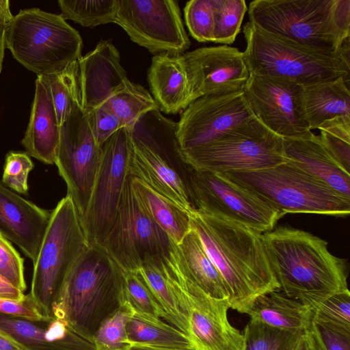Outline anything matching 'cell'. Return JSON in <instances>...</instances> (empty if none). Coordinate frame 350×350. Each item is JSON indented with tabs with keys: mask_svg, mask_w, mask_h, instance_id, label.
I'll list each match as a JSON object with an SVG mask.
<instances>
[{
	"mask_svg": "<svg viewBox=\"0 0 350 350\" xmlns=\"http://www.w3.org/2000/svg\"><path fill=\"white\" fill-rule=\"evenodd\" d=\"M103 105L115 114L124 126L129 129L144 114L159 109L148 91L130 80Z\"/></svg>",
	"mask_w": 350,
	"mask_h": 350,
	"instance_id": "33",
	"label": "cell"
},
{
	"mask_svg": "<svg viewBox=\"0 0 350 350\" xmlns=\"http://www.w3.org/2000/svg\"><path fill=\"white\" fill-rule=\"evenodd\" d=\"M63 19L85 27L115 23L118 0H59Z\"/></svg>",
	"mask_w": 350,
	"mask_h": 350,
	"instance_id": "34",
	"label": "cell"
},
{
	"mask_svg": "<svg viewBox=\"0 0 350 350\" xmlns=\"http://www.w3.org/2000/svg\"><path fill=\"white\" fill-rule=\"evenodd\" d=\"M183 163L215 173L256 171L288 161L283 138L255 116L197 148L180 150Z\"/></svg>",
	"mask_w": 350,
	"mask_h": 350,
	"instance_id": "10",
	"label": "cell"
},
{
	"mask_svg": "<svg viewBox=\"0 0 350 350\" xmlns=\"http://www.w3.org/2000/svg\"><path fill=\"white\" fill-rule=\"evenodd\" d=\"M303 99L310 131L334 118L350 117L349 78L304 85Z\"/></svg>",
	"mask_w": 350,
	"mask_h": 350,
	"instance_id": "26",
	"label": "cell"
},
{
	"mask_svg": "<svg viewBox=\"0 0 350 350\" xmlns=\"http://www.w3.org/2000/svg\"><path fill=\"white\" fill-rule=\"evenodd\" d=\"M134 311L126 302L119 306L105 317L92 336L98 350H129L126 325Z\"/></svg>",
	"mask_w": 350,
	"mask_h": 350,
	"instance_id": "36",
	"label": "cell"
},
{
	"mask_svg": "<svg viewBox=\"0 0 350 350\" xmlns=\"http://www.w3.org/2000/svg\"><path fill=\"white\" fill-rule=\"evenodd\" d=\"M0 350H27L12 336L0 329Z\"/></svg>",
	"mask_w": 350,
	"mask_h": 350,
	"instance_id": "50",
	"label": "cell"
},
{
	"mask_svg": "<svg viewBox=\"0 0 350 350\" xmlns=\"http://www.w3.org/2000/svg\"><path fill=\"white\" fill-rule=\"evenodd\" d=\"M326 350H350V329L314 323Z\"/></svg>",
	"mask_w": 350,
	"mask_h": 350,
	"instance_id": "46",
	"label": "cell"
},
{
	"mask_svg": "<svg viewBox=\"0 0 350 350\" xmlns=\"http://www.w3.org/2000/svg\"><path fill=\"white\" fill-rule=\"evenodd\" d=\"M178 124L159 109L142 116L130 129L129 175L191 213L195 210L187 182L172 165L180 159Z\"/></svg>",
	"mask_w": 350,
	"mask_h": 350,
	"instance_id": "6",
	"label": "cell"
},
{
	"mask_svg": "<svg viewBox=\"0 0 350 350\" xmlns=\"http://www.w3.org/2000/svg\"><path fill=\"white\" fill-rule=\"evenodd\" d=\"M243 32L250 75L285 78L302 85L350 77L349 39L338 52H329L269 33L250 21Z\"/></svg>",
	"mask_w": 350,
	"mask_h": 350,
	"instance_id": "5",
	"label": "cell"
},
{
	"mask_svg": "<svg viewBox=\"0 0 350 350\" xmlns=\"http://www.w3.org/2000/svg\"><path fill=\"white\" fill-rule=\"evenodd\" d=\"M126 332L131 347L193 349L186 334L161 319L134 312L127 323Z\"/></svg>",
	"mask_w": 350,
	"mask_h": 350,
	"instance_id": "30",
	"label": "cell"
},
{
	"mask_svg": "<svg viewBox=\"0 0 350 350\" xmlns=\"http://www.w3.org/2000/svg\"><path fill=\"white\" fill-rule=\"evenodd\" d=\"M25 297L24 292L0 275V299L22 300Z\"/></svg>",
	"mask_w": 350,
	"mask_h": 350,
	"instance_id": "49",
	"label": "cell"
},
{
	"mask_svg": "<svg viewBox=\"0 0 350 350\" xmlns=\"http://www.w3.org/2000/svg\"><path fill=\"white\" fill-rule=\"evenodd\" d=\"M37 77L49 88L60 127L77 107H81L78 60L59 72Z\"/></svg>",
	"mask_w": 350,
	"mask_h": 350,
	"instance_id": "32",
	"label": "cell"
},
{
	"mask_svg": "<svg viewBox=\"0 0 350 350\" xmlns=\"http://www.w3.org/2000/svg\"><path fill=\"white\" fill-rule=\"evenodd\" d=\"M88 115L92 132L99 146L124 126L120 120L104 105Z\"/></svg>",
	"mask_w": 350,
	"mask_h": 350,
	"instance_id": "44",
	"label": "cell"
},
{
	"mask_svg": "<svg viewBox=\"0 0 350 350\" xmlns=\"http://www.w3.org/2000/svg\"><path fill=\"white\" fill-rule=\"evenodd\" d=\"M176 248L181 267L192 282L211 297L228 299L221 274L192 228L180 243L176 244Z\"/></svg>",
	"mask_w": 350,
	"mask_h": 350,
	"instance_id": "27",
	"label": "cell"
},
{
	"mask_svg": "<svg viewBox=\"0 0 350 350\" xmlns=\"http://www.w3.org/2000/svg\"><path fill=\"white\" fill-rule=\"evenodd\" d=\"M288 161L336 192L350 198V174L332 156L312 131L297 137L283 138Z\"/></svg>",
	"mask_w": 350,
	"mask_h": 350,
	"instance_id": "22",
	"label": "cell"
},
{
	"mask_svg": "<svg viewBox=\"0 0 350 350\" xmlns=\"http://www.w3.org/2000/svg\"><path fill=\"white\" fill-rule=\"evenodd\" d=\"M278 291L312 310L330 296L348 289L345 259L332 254L327 242L303 230L280 227L262 233Z\"/></svg>",
	"mask_w": 350,
	"mask_h": 350,
	"instance_id": "2",
	"label": "cell"
},
{
	"mask_svg": "<svg viewBox=\"0 0 350 350\" xmlns=\"http://www.w3.org/2000/svg\"><path fill=\"white\" fill-rule=\"evenodd\" d=\"M243 92L254 116L282 138L309 131L303 99V85L292 80L250 75Z\"/></svg>",
	"mask_w": 350,
	"mask_h": 350,
	"instance_id": "17",
	"label": "cell"
},
{
	"mask_svg": "<svg viewBox=\"0 0 350 350\" xmlns=\"http://www.w3.org/2000/svg\"><path fill=\"white\" fill-rule=\"evenodd\" d=\"M88 247L77 208L66 195L52 211L33 264L29 295L45 318L53 317V306L66 278Z\"/></svg>",
	"mask_w": 350,
	"mask_h": 350,
	"instance_id": "9",
	"label": "cell"
},
{
	"mask_svg": "<svg viewBox=\"0 0 350 350\" xmlns=\"http://www.w3.org/2000/svg\"><path fill=\"white\" fill-rule=\"evenodd\" d=\"M304 330H286L250 319L243 334L245 350H294Z\"/></svg>",
	"mask_w": 350,
	"mask_h": 350,
	"instance_id": "35",
	"label": "cell"
},
{
	"mask_svg": "<svg viewBox=\"0 0 350 350\" xmlns=\"http://www.w3.org/2000/svg\"><path fill=\"white\" fill-rule=\"evenodd\" d=\"M254 116L243 90L200 96L177 122L180 150L203 146Z\"/></svg>",
	"mask_w": 350,
	"mask_h": 350,
	"instance_id": "18",
	"label": "cell"
},
{
	"mask_svg": "<svg viewBox=\"0 0 350 350\" xmlns=\"http://www.w3.org/2000/svg\"><path fill=\"white\" fill-rule=\"evenodd\" d=\"M100 159V146L92 132L88 115L78 107L59 127L55 164L79 218L88 208Z\"/></svg>",
	"mask_w": 350,
	"mask_h": 350,
	"instance_id": "16",
	"label": "cell"
},
{
	"mask_svg": "<svg viewBox=\"0 0 350 350\" xmlns=\"http://www.w3.org/2000/svg\"><path fill=\"white\" fill-rule=\"evenodd\" d=\"M0 314L32 321L46 319L29 294L22 300L0 299Z\"/></svg>",
	"mask_w": 350,
	"mask_h": 350,
	"instance_id": "45",
	"label": "cell"
},
{
	"mask_svg": "<svg viewBox=\"0 0 350 350\" xmlns=\"http://www.w3.org/2000/svg\"><path fill=\"white\" fill-rule=\"evenodd\" d=\"M68 350H98L93 342L92 338H85L77 334L75 340Z\"/></svg>",
	"mask_w": 350,
	"mask_h": 350,
	"instance_id": "51",
	"label": "cell"
},
{
	"mask_svg": "<svg viewBox=\"0 0 350 350\" xmlns=\"http://www.w3.org/2000/svg\"><path fill=\"white\" fill-rule=\"evenodd\" d=\"M294 350H326L313 321L304 330Z\"/></svg>",
	"mask_w": 350,
	"mask_h": 350,
	"instance_id": "47",
	"label": "cell"
},
{
	"mask_svg": "<svg viewBox=\"0 0 350 350\" xmlns=\"http://www.w3.org/2000/svg\"><path fill=\"white\" fill-rule=\"evenodd\" d=\"M101 159L89 204L80 222L90 245H100L116 217L129 176L131 130L124 126L101 145Z\"/></svg>",
	"mask_w": 350,
	"mask_h": 350,
	"instance_id": "14",
	"label": "cell"
},
{
	"mask_svg": "<svg viewBox=\"0 0 350 350\" xmlns=\"http://www.w3.org/2000/svg\"><path fill=\"white\" fill-rule=\"evenodd\" d=\"M51 213L0 183V234L16 244L33 264L36 261Z\"/></svg>",
	"mask_w": 350,
	"mask_h": 350,
	"instance_id": "21",
	"label": "cell"
},
{
	"mask_svg": "<svg viewBox=\"0 0 350 350\" xmlns=\"http://www.w3.org/2000/svg\"><path fill=\"white\" fill-rule=\"evenodd\" d=\"M162 263L187 322V336L195 350H245L243 333L230 323L228 299L210 297L185 274L172 243Z\"/></svg>",
	"mask_w": 350,
	"mask_h": 350,
	"instance_id": "11",
	"label": "cell"
},
{
	"mask_svg": "<svg viewBox=\"0 0 350 350\" xmlns=\"http://www.w3.org/2000/svg\"><path fill=\"white\" fill-rule=\"evenodd\" d=\"M126 302L135 313L165 319V314L137 271H124L119 304Z\"/></svg>",
	"mask_w": 350,
	"mask_h": 350,
	"instance_id": "37",
	"label": "cell"
},
{
	"mask_svg": "<svg viewBox=\"0 0 350 350\" xmlns=\"http://www.w3.org/2000/svg\"><path fill=\"white\" fill-rule=\"evenodd\" d=\"M282 213H314L344 217L350 198L309 176L290 162L256 171L221 173Z\"/></svg>",
	"mask_w": 350,
	"mask_h": 350,
	"instance_id": "8",
	"label": "cell"
},
{
	"mask_svg": "<svg viewBox=\"0 0 350 350\" xmlns=\"http://www.w3.org/2000/svg\"><path fill=\"white\" fill-rule=\"evenodd\" d=\"M185 20L191 36L198 42H213L214 17L211 0H191L185 8Z\"/></svg>",
	"mask_w": 350,
	"mask_h": 350,
	"instance_id": "40",
	"label": "cell"
},
{
	"mask_svg": "<svg viewBox=\"0 0 350 350\" xmlns=\"http://www.w3.org/2000/svg\"><path fill=\"white\" fill-rule=\"evenodd\" d=\"M33 168V163L27 152L10 151L5 156L2 182L20 193H27L28 175Z\"/></svg>",
	"mask_w": 350,
	"mask_h": 350,
	"instance_id": "42",
	"label": "cell"
},
{
	"mask_svg": "<svg viewBox=\"0 0 350 350\" xmlns=\"http://www.w3.org/2000/svg\"><path fill=\"white\" fill-rule=\"evenodd\" d=\"M251 23L304 46L338 52L350 38V0H255Z\"/></svg>",
	"mask_w": 350,
	"mask_h": 350,
	"instance_id": "4",
	"label": "cell"
},
{
	"mask_svg": "<svg viewBox=\"0 0 350 350\" xmlns=\"http://www.w3.org/2000/svg\"><path fill=\"white\" fill-rule=\"evenodd\" d=\"M131 184L137 201L147 215L176 244L191 230L190 213L147 185L132 176Z\"/></svg>",
	"mask_w": 350,
	"mask_h": 350,
	"instance_id": "28",
	"label": "cell"
},
{
	"mask_svg": "<svg viewBox=\"0 0 350 350\" xmlns=\"http://www.w3.org/2000/svg\"><path fill=\"white\" fill-rule=\"evenodd\" d=\"M5 46L22 66L42 76L77 61L83 42L59 14L32 8L14 15L6 29Z\"/></svg>",
	"mask_w": 350,
	"mask_h": 350,
	"instance_id": "7",
	"label": "cell"
},
{
	"mask_svg": "<svg viewBox=\"0 0 350 350\" xmlns=\"http://www.w3.org/2000/svg\"><path fill=\"white\" fill-rule=\"evenodd\" d=\"M129 175L116 217L100 244L124 271H136L148 259L167 254L173 241L143 211Z\"/></svg>",
	"mask_w": 350,
	"mask_h": 350,
	"instance_id": "13",
	"label": "cell"
},
{
	"mask_svg": "<svg viewBox=\"0 0 350 350\" xmlns=\"http://www.w3.org/2000/svg\"><path fill=\"white\" fill-rule=\"evenodd\" d=\"M81 107L89 113L103 105L129 81L118 50L102 40L78 59Z\"/></svg>",
	"mask_w": 350,
	"mask_h": 350,
	"instance_id": "20",
	"label": "cell"
},
{
	"mask_svg": "<svg viewBox=\"0 0 350 350\" xmlns=\"http://www.w3.org/2000/svg\"><path fill=\"white\" fill-rule=\"evenodd\" d=\"M0 329L27 350H68L76 335L53 317L32 321L0 314Z\"/></svg>",
	"mask_w": 350,
	"mask_h": 350,
	"instance_id": "25",
	"label": "cell"
},
{
	"mask_svg": "<svg viewBox=\"0 0 350 350\" xmlns=\"http://www.w3.org/2000/svg\"><path fill=\"white\" fill-rule=\"evenodd\" d=\"M123 271L98 245L79 258L53 304V317L92 338L102 321L119 306Z\"/></svg>",
	"mask_w": 350,
	"mask_h": 350,
	"instance_id": "3",
	"label": "cell"
},
{
	"mask_svg": "<svg viewBox=\"0 0 350 350\" xmlns=\"http://www.w3.org/2000/svg\"><path fill=\"white\" fill-rule=\"evenodd\" d=\"M247 314L252 320L286 330H304L312 322L310 308L278 290L258 298Z\"/></svg>",
	"mask_w": 350,
	"mask_h": 350,
	"instance_id": "29",
	"label": "cell"
},
{
	"mask_svg": "<svg viewBox=\"0 0 350 350\" xmlns=\"http://www.w3.org/2000/svg\"><path fill=\"white\" fill-rule=\"evenodd\" d=\"M214 17L213 42L232 44L240 32L247 6L244 0H211Z\"/></svg>",
	"mask_w": 350,
	"mask_h": 350,
	"instance_id": "38",
	"label": "cell"
},
{
	"mask_svg": "<svg viewBox=\"0 0 350 350\" xmlns=\"http://www.w3.org/2000/svg\"><path fill=\"white\" fill-rule=\"evenodd\" d=\"M0 275L24 292L26 283L24 277L23 258L12 245L0 234Z\"/></svg>",
	"mask_w": 350,
	"mask_h": 350,
	"instance_id": "43",
	"label": "cell"
},
{
	"mask_svg": "<svg viewBox=\"0 0 350 350\" xmlns=\"http://www.w3.org/2000/svg\"><path fill=\"white\" fill-rule=\"evenodd\" d=\"M191 226L219 271L230 308L248 314L260 296L278 290L262 233L237 222L194 210Z\"/></svg>",
	"mask_w": 350,
	"mask_h": 350,
	"instance_id": "1",
	"label": "cell"
},
{
	"mask_svg": "<svg viewBox=\"0 0 350 350\" xmlns=\"http://www.w3.org/2000/svg\"><path fill=\"white\" fill-rule=\"evenodd\" d=\"M187 167L190 171L186 182L196 210L237 222L261 233L272 230L284 216L222 174Z\"/></svg>",
	"mask_w": 350,
	"mask_h": 350,
	"instance_id": "12",
	"label": "cell"
},
{
	"mask_svg": "<svg viewBox=\"0 0 350 350\" xmlns=\"http://www.w3.org/2000/svg\"><path fill=\"white\" fill-rule=\"evenodd\" d=\"M59 139V126L51 91L37 77L29 120L21 144L29 156L52 165L55 162Z\"/></svg>",
	"mask_w": 350,
	"mask_h": 350,
	"instance_id": "24",
	"label": "cell"
},
{
	"mask_svg": "<svg viewBox=\"0 0 350 350\" xmlns=\"http://www.w3.org/2000/svg\"><path fill=\"white\" fill-rule=\"evenodd\" d=\"M312 321L350 329V293H337L312 310Z\"/></svg>",
	"mask_w": 350,
	"mask_h": 350,
	"instance_id": "41",
	"label": "cell"
},
{
	"mask_svg": "<svg viewBox=\"0 0 350 350\" xmlns=\"http://www.w3.org/2000/svg\"><path fill=\"white\" fill-rule=\"evenodd\" d=\"M14 15L10 10L9 0H0V73L3 68V62L5 56V33L8 24Z\"/></svg>",
	"mask_w": 350,
	"mask_h": 350,
	"instance_id": "48",
	"label": "cell"
},
{
	"mask_svg": "<svg viewBox=\"0 0 350 350\" xmlns=\"http://www.w3.org/2000/svg\"><path fill=\"white\" fill-rule=\"evenodd\" d=\"M183 56L193 100L243 90L250 76L243 52L229 45L198 48Z\"/></svg>",
	"mask_w": 350,
	"mask_h": 350,
	"instance_id": "19",
	"label": "cell"
},
{
	"mask_svg": "<svg viewBox=\"0 0 350 350\" xmlns=\"http://www.w3.org/2000/svg\"><path fill=\"white\" fill-rule=\"evenodd\" d=\"M147 78L159 111L176 114L185 110L193 101L183 54L154 55Z\"/></svg>",
	"mask_w": 350,
	"mask_h": 350,
	"instance_id": "23",
	"label": "cell"
},
{
	"mask_svg": "<svg viewBox=\"0 0 350 350\" xmlns=\"http://www.w3.org/2000/svg\"><path fill=\"white\" fill-rule=\"evenodd\" d=\"M115 23L154 55L183 54L190 46L174 0H118Z\"/></svg>",
	"mask_w": 350,
	"mask_h": 350,
	"instance_id": "15",
	"label": "cell"
},
{
	"mask_svg": "<svg viewBox=\"0 0 350 350\" xmlns=\"http://www.w3.org/2000/svg\"><path fill=\"white\" fill-rule=\"evenodd\" d=\"M162 258L147 260L136 271L163 310L165 320L187 336V319L165 271Z\"/></svg>",
	"mask_w": 350,
	"mask_h": 350,
	"instance_id": "31",
	"label": "cell"
},
{
	"mask_svg": "<svg viewBox=\"0 0 350 350\" xmlns=\"http://www.w3.org/2000/svg\"><path fill=\"white\" fill-rule=\"evenodd\" d=\"M318 129L324 146L339 165L350 170V117L340 116L322 124Z\"/></svg>",
	"mask_w": 350,
	"mask_h": 350,
	"instance_id": "39",
	"label": "cell"
},
{
	"mask_svg": "<svg viewBox=\"0 0 350 350\" xmlns=\"http://www.w3.org/2000/svg\"><path fill=\"white\" fill-rule=\"evenodd\" d=\"M129 350H195L193 349H168L142 346H132Z\"/></svg>",
	"mask_w": 350,
	"mask_h": 350,
	"instance_id": "52",
	"label": "cell"
}]
</instances>
